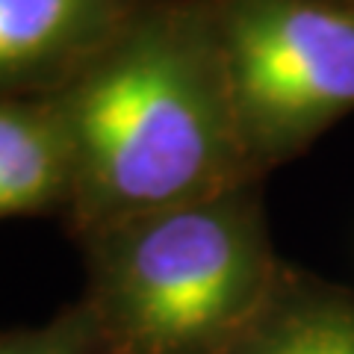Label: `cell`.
<instances>
[{
	"label": "cell",
	"mask_w": 354,
	"mask_h": 354,
	"mask_svg": "<svg viewBox=\"0 0 354 354\" xmlns=\"http://www.w3.org/2000/svg\"><path fill=\"white\" fill-rule=\"evenodd\" d=\"M0 354H97V334L83 301H74L44 325L0 330Z\"/></svg>",
	"instance_id": "obj_7"
},
{
	"label": "cell",
	"mask_w": 354,
	"mask_h": 354,
	"mask_svg": "<svg viewBox=\"0 0 354 354\" xmlns=\"http://www.w3.org/2000/svg\"><path fill=\"white\" fill-rule=\"evenodd\" d=\"M71 151L50 97H0V218L65 213Z\"/></svg>",
	"instance_id": "obj_6"
},
{
	"label": "cell",
	"mask_w": 354,
	"mask_h": 354,
	"mask_svg": "<svg viewBox=\"0 0 354 354\" xmlns=\"http://www.w3.org/2000/svg\"><path fill=\"white\" fill-rule=\"evenodd\" d=\"M242 145L266 180L354 113V0H209Z\"/></svg>",
	"instance_id": "obj_3"
},
{
	"label": "cell",
	"mask_w": 354,
	"mask_h": 354,
	"mask_svg": "<svg viewBox=\"0 0 354 354\" xmlns=\"http://www.w3.org/2000/svg\"><path fill=\"white\" fill-rule=\"evenodd\" d=\"M263 183L151 209L80 236L97 354H221L272 295Z\"/></svg>",
	"instance_id": "obj_2"
},
{
	"label": "cell",
	"mask_w": 354,
	"mask_h": 354,
	"mask_svg": "<svg viewBox=\"0 0 354 354\" xmlns=\"http://www.w3.org/2000/svg\"><path fill=\"white\" fill-rule=\"evenodd\" d=\"M139 0H0V97H44L124 24Z\"/></svg>",
	"instance_id": "obj_4"
},
{
	"label": "cell",
	"mask_w": 354,
	"mask_h": 354,
	"mask_svg": "<svg viewBox=\"0 0 354 354\" xmlns=\"http://www.w3.org/2000/svg\"><path fill=\"white\" fill-rule=\"evenodd\" d=\"M221 354H354V290L286 263L260 313Z\"/></svg>",
	"instance_id": "obj_5"
},
{
	"label": "cell",
	"mask_w": 354,
	"mask_h": 354,
	"mask_svg": "<svg viewBox=\"0 0 354 354\" xmlns=\"http://www.w3.org/2000/svg\"><path fill=\"white\" fill-rule=\"evenodd\" d=\"M50 97L71 151V234L218 195L254 174L209 0H139Z\"/></svg>",
	"instance_id": "obj_1"
}]
</instances>
